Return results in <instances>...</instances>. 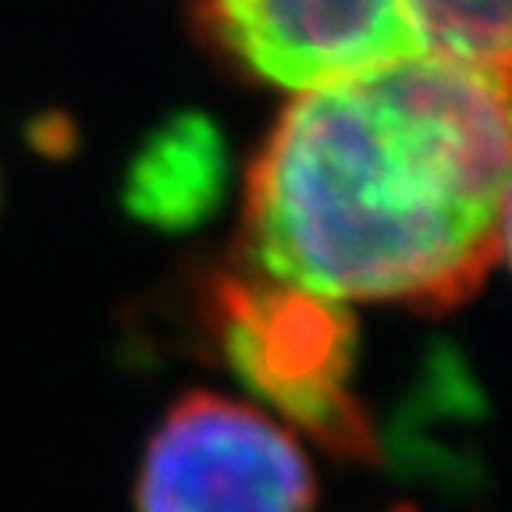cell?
<instances>
[{"mask_svg": "<svg viewBox=\"0 0 512 512\" xmlns=\"http://www.w3.org/2000/svg\"><path fill=\"white\" fill-rule=\"evenodd\" d=\"M317 477L278 416L189 392L146 441L136 512H313Z\"/></svg>", "mask_w": 512, "mask_h": 512, "instance_id": "4", "label": "cell"}, {"mask_svg": "<svg viewBox=\"0 0 512 512\" xmlns=\"http://www.w3.org/2000/svg\"><path fill=\"white\" fill-rule=\"evenodd\" d=\"M210 331L224 360L285 427L338 459H374V427L352 392L356 324L345 303L264 274H221L210 288Z\"/></svg>", "mask_w": 512, "mask_h": 512, "instance_id": "3", "label": "cell"}, {"mask_svg": "<svg viewBox=\"0 0 512 512\" xmlns=\"http://www.w3.org/2000/svg\"><path fill=\"white\" fill-rule=\"evenodd\" d=\"M224 54L285 89L420 57L509 68V0H200Z\"/></svg>", "mask_w": 512, "mask_h": 512, "instance_id": "2", "label": "cell"}, {"mask_svg": "<svg viewBox=\"0 0 512 512\" xmlns=\"http://www.w3.org/2000/svg\"><path fill=\"white\" fill-rule=\"evenodd\" d=\"M228 150L207 118L182 114L153 132L128 171L125 200L157 228H189L221 203Z\"/></svg>", "mask_w": 512, "mask_h": 512, "instance_id": "5", "label": "cell"}, {"mask_svg": "<svg viewBox=\"0 0 512 512\" xmlns=\"http://www.w3.org/2000/svg\"><path fill=\"white\" fill-rule=\"evenodd\" d=\"M509 68L420 57L299 89L246 178L253 271L452 306L505 253Z\"/></svg>", "mask_w": 512, "mask_h": 512, "instance_id": "1", "label": "cell"}, {"mask_svg": "<svg viewBox=\"0 0 512 512\" xmlns=\"http://www.w3.org/2000/svg\"><path fill=\"white\" fill-rule=\"evenodd\" d=\"M395 512H413V509H395Z\"/></svg>", "mask_w": 512, "mask_h": 512, "instance_id": "6", "label": "cell"}]
</instances>
